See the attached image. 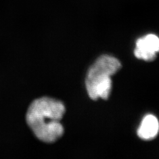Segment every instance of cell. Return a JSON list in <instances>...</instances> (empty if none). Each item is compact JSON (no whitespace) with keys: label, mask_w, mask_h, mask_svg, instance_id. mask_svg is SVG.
I'll use <instances>...</instances> for the list:
<instances>
[{"label":"cell","mask_w":159,"mask_h":159,"mask_svg":"<svg viewBox=\"0 0 159 159\" xmlns=\"http://www.w3.org/2000/svg\"><path fill=\"white\" fill-rule=\"evenodd\" d=\"M63 102L50 97H41L30 104L27 123L40 140L52 143L63 136L64 129L60 121L65 113Z\"/></svg>","instance_id":"1"},{"label":"cell","mask_w":159,"mask_h":159,"mask_svg":"<svg viewBox=\"0 0 159 159\" xmlns=\"http://www.w3.org/2000/svg\"><path fill=\"white\" fill-rule=\"evenodd\" d=\"M120 68L119 61L109 56H102L92 65L85 80L87 91L91 99L108 98L112 87L111 77Z\"/></svg>","instance_id":"2"},{"label":"cell","mask_w":159,"mask_h":159,"mask_svg":"<svg viewBox=\"0 0 159 159\" xmlns=\"http://www.w3.org/2000/svg\"><path fill=\"white\" fill-rule=\"evenodd\" d=\"M159 52V38L154 34H148L137 41L134 50L136 57L145 61H153Z\"/></svg>","instance_id":"3"},{"label":"cell","mask_w":159,"mask_h":159,"mask_svg":"<svg viewBox=\"0 0 159 159\" xmlns=\"http://www.w3.org/2000/svg\"><path fill=\"white\" fill-rule=\"evenodd\" d=\"M159 131V120L153 115L148 114L143 118L137 134L143 140H150L157 136Z\"/></svg>","instance_id":"4"}]
</instances>
